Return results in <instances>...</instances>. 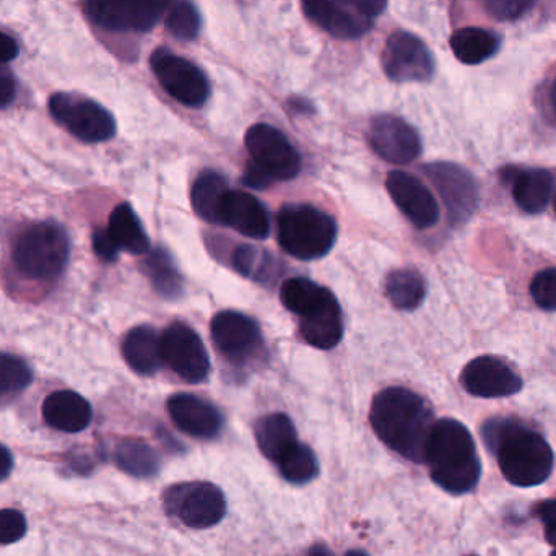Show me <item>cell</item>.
<instances>
[{"mask_svg": "<svg viewBox=\"0 0 556 556\" xmlns=\"http://www.w3.org/2000/svg\"><path fill=\"white\" fill-rule=\"evenodd\" d=\"M345 556H368L365 554V552L363 551H352V552H349V554H346Z\"/></svg>", "mask_w": 556, "mask_h": 556, "instance_id": "cell-49", "label": "cell"}, {"mask_svg": "<svg viewBox=\"0 0 556 556\" xmlns=\"http://www.w3.org/2000/svg\"><path fill=\"white\" fill-rule=\"evenodd\" d=\"M108 233L117 250L126 251L134 256H142L150 251L149 235L143 230L142 222L134 212L132 205L123 202L110 215Z\"/></svg>", "mask_w": 556, "mask_h": 556, "instance_id": "cell-25", "label": "cell"}, {"mask_svg": "<svg viewBox=\"0 0 556 556\" xmlns=\"http://www.w3.org/2000/svg\"><path fill=\"white\" fill-rule=\"evenodd\" d=\"M220 220L251 240H266L270 235L267 208L250 192L230 189L222 204Z\"/></svg>", "mask_w": 556, "mask_h": 556, "instance_id": "cell-20", "label": "cell"}, {"mask_svg": "<svg viewBox=\"0 0 556 556\" xmlns=\"http://www.w3.org/2000/svg\"><path fill=\"white\" fill-rule=\"evenodd\" d=\"M217 349L235 363L250 359L263 343L260 326L253 317L238 311H222L211 324Z\"/></svg>", "mask_w": 556, "mask_h": 556, "instance_id": "cell-15", "label": "cell"}, {"mask_svg": "<svg viewBox=\"0 0 556 556\" xmlns=\"http://www.w3.org/2000/svg\"><path fill=\"white\" fill-rule=\"evenodd\" d=\"M555 212H556V198H555Z\"/></svg>", "mask_w": 556, "mask_h": 556, "instance_id": "cell-51", "label": "cell"}, {"mask_svg": "<svg viewBox=\"0 0 556 556\" xmlns=\"http://www.w3.org/2000/svg\"><path fill=\"white\" fill-rule=\"evenodd\" d=\"M506 179L513 185V198L521 211L541 214L547 208L554 191V176L542 168L506 169Z\"/></svg>", "mask_w": 556, "mask_h": 556, "instance_id": "cell-23", "label": "cell"}, {"mask_svg": "<svg viewBox=\"0 0 556 556\" xmlns=\"http://www.w3.org/2000/svg\"><path fill=\"white\" fill-rule=\"evenodd\" d=\"M424 169L427 178L440 192L450 214L451 224L459 225L469 220L479 205V189L472 175L463 166L444 162L431 163Z\"/></svg>", "mask_w": 556, "mask_h": 556, "instance_id": "cell-13", "label": "cell"}, {"mask_svg": "<svg viewBox=\"0 0 556 556\" xmlns=\"http://www.w3.org/2000/svg\"><path fill=\"white\" fill-rule=\"evenodd\" d=\"M143 267H146L147 276L152 281L153 288L163 298L175 300V298L181 296L182 290H185V281H182L181 274L176 269L172 256L165 250H160V248L153 250L147 256Z\"/></svg>", "mask_w": 556, "mask_h": 556, "instance_id": "cell-32", "label": "cell"}, {"mask_svg": "<svg viewBox=\"0 0 556 556\" xmlns=\"http://www.w3.org/2000/svg\"><path fill=\"white\" fill-rule=\"evenodd\" d=\"M300 332L314 349L330 350L339 345L343 337L342 309L332 293L316 311L301 317Z\"/></svg>", "mask_w": 556, "mask_h": 556, "instance_id": "cell-22", "label": "cell"}, {"mask_svg": "<svg viewBox=\"0 0 556 556\" xmlns=\"http://www.w3.org/2000/svg\"><path fill=\"white\" fill-rule=\"evenodd\" d=\"M28 531L25 516L15 509L0 511V544L10 545L22 541Z\"/></svg>", "mask_w": 556, "mask_h": 556, "instance_id": "cell-39", "label": "cell"}, {"mask_svg": "<svg viewBox=\"0 0 556 556\" xmlns=\"http://www.w3.org/2000/svg\"><path fill=\"white\" fill-rule=\"evenodd\" d=\"M18 54L20 46L18 42L15 41V38L7 35V33L0 31V62H2V64L12 62L13 59L18 58Z\"/></svg>", "mask_w": 556, "mask_h": 556, "instance_id": "cell-45", "label": "cell"}, {"mask_svg": "<svg viewBox=\"0 0 556 556\" xmlns=\"http://www.w3.org/2000/svg\"><path fill=\"white\" fill-rule=\"evenodd\" d=\"M71 260V238L52 220L29 225L13 241L12 263L20 276L41 283L58 280Z\"/></svg>", "mask_w": 556, "mask_h": 556, "instance_id": "cell-4", "label": "cell"}, {"mask_svg": "<svg viewBox=\"0 0 556 556\" xmlns=\"http://www.w3.org/2000/svg\"><path fill=\"white\" fill-rule=\"evenodd\" d=\"M168 414L179 430L199 440H214L224 428L218 408L194 394L172 395Z\"/></svg>", "mask_w": 556, "mask_h": 556, "instance_id": "cell-19", "label": "cell"}, {"mask_svg": "<svg viewBox=\"0 0 556 556\" xmlns=\"http://www.w3.org/2000/svg\"><path fill=\"white\" fill-rule=\"evenodd\" d=\"M552 556H556V548H555V552H554V554H552Z\"/></svg>", "mask_w": 556, "mask_h": 556, "instance_id": "cell-50", "label": "cell"}, {"mask_svg": "<svg viewBox=\"0 0 556 556\" xmlns=\"http://www.w3.org/2000/svg\"><path fill=\"white\" fill-rule=\"evenodd\" d=\"M48 106L52 119L84 143L108 142L116 136L113 114L84 94L54 93Z\"/></svg>", "mask_w": 556, "mask_h": 556, "instance_id": "cell-6", "label": "cell"}, {"mask_svg": "<svg viewBox=\"0 0 556 556\" xmlns=\"http://www.w3.org/2000/svg\"><path fill=\"white\" fill-rule=\"evenodd\" d=\"M114 463L136 479H150L160 470V456L140 440H123L114 447Z\"/></svg>", "mask_w": 556, "mask_h": 556, "instance_id": "cell-29", "label": "cell"}, {"mask_svg": "<svg viewBox=\"0 0 556 556\" xmlns=\"http://www.w3.org/2000/svg\"><path fill=\"white\" fill-rule=\"evenodd\" d=\"M538 516L544 522L545 538H547L548 544L556 548V498L541 503Z\"/></svg>", "mask_w": 556, "mask_h": 556, "instance_id": "cell-42", "label": "cell"}, {"mask_svg": "<svg viewBox=\"0 0 556 556\" xmlns=\"http://www.w3.org/2000/svg\"><path fill=\"white\" fill-rule=\"evenodd\" d=\"M33 369L25 359L0 352V405L9 404L31 386Z\"/></svg>", "mask_w": 556, "mask_h": 556, "instance_id": "cell-33", "label": "cell"}, {"mask_svg": "<svg viewBox=\"0 0 556 556\" xmlns=\"http://www.w3.org/2000/svg\"><path fill=\"white\" fill-rule=\"evenodd\" d=\"M470 556H476V555H470Z\"/></svg>", "mask_w": 556, "mask_h": 556, "instance_id": "cell-52", "label": "cell"}, {"mask_svg": "<svg viewBox=\"0 0 556 556\" xmlns=\"http://www.w3.org/2000/svg\"><path fill=\"white\" fill-rule=\"evenodd\" d=\"M93 250L100 260L104 263H114L119 257V250H117L114 241L111 240L110 233L104 228H98L93 233Z\"/></svg>", "mask_w": 556, "mask_h": 556, "instance_id": "cell-41", "label": "cell"}, {"mask_svg": "<svg viewBox=\"0 0 556 556\" xmlns=\"http://www.w3.org/2000/svg\"><path fill=\"white\" fill-rule=\"evenodd\" d=\"M304 15L340 39H356L371 29L372 20L349 0H303Z\"/></svg>", "mask_w": 556, "mask_h": 556, "instance_id": "cell-18", "label": "cell"}, {"mask_svg": "<svg viewBox=\"0 0 556 556\" xmlns=\"http://www.w3.org/2000/svg\"><path fill=\"white\" fill-rule=\"evenodd\" d=\"M227 179L215 172H204L192 186L191 199L195 214L211 225H222L220 211L228 194Z\"/></svg>", "mask_w": 556, "mask_h": 556, "instance_id": "cell-28", "label": "cell"}, {"mask_svg": "<svg viewBox=\"0 0 556 556\" xmlns=\"http://www.w3.org/2000/svg\"><path fill=\"white\" fill-rule=\"evenodd\" d=\"M277 225L281 250L296 260H320L336 244V220L313 205L285 207L278 215Z\"/></svg>", "mask_w": 556, "mask_h": 556, "instance_id": "cell-5", "label": "cell"}, {"mask_svg": "<svg viewBox=\"0 0 556 556\" xmlns=\"http://www.w3.org/2000/svg\"><path fill=\"white\" fill-rule=\"evenodd\" d=\"M369 421L389 450L412 463H425L434 421L420 395L405 388L384 389L372 399Z\"/></svg>", "mask_w": 556, "mask_h": 556, "instance_id": "cell-1", "label": "cell"}, {"mask_svg": "<svg viewBox=\"0 0 556 556\" xmlns=\"http://www.w3.org/2000/svg\"><path fill=\"white\" fill-rule=\"evenodd\" d=\"M281 477L294 485H303L316 479L319 464L311 447L298 443L277 463Z\"/></svg>", "mask_w": 556, "mask_h": 556, "instance_id": "cell-34", "label": "cell"}, {"mask_svg": "<svg viewBox=\"0 0 556 556\" xmlns=\"http://www.w3.org/2000/svg\"><path fill=\"white\" fill-rule=\"evenodd\" d=\"M163 503L169 516L199 531L214 528L227 515L224 492L208 482H185L169 486Z\"/></svg>", "mask_w": 556, "mask_h": 556, "instance_id": "cell-8", "label": "cell"}, {"mask_svg": "<svg viewBox=\"0 0 556 556\" xmlns=\"http://www.w3.org/2000/svg\"><path fill=\"white\" fill-rule=\"evenodd\" d=\"M535 304L544 311H556V267L542 270L531 283Z\"/></svg>", "mask_w": 556, "mask_h": 556, "instance_id": "cell-37", "label": "cell"}, {"mask_svg": "<svg viewBox=\"0 0 556 556\" xmlns=\"http://www.w3.org/2000/svg\"><path fill=\"white\" fill-rule=\"evenodd\" d=\"M483 438L513 485H541L551 477L554 451L538 431L515 420H492L483 427Z\"/></svg>", "mask_w": 556, "mask_h": 556, "instance_id": "cell-2", "label": "cell"}, {"mask_svg": "<svg viewBox=\"0 0 556 556\" xmlns=\"http://www.w3.org/2000/svg\"><path fill=\"white\" fill-rule=\"evenodd\" d=\"M18 93V81L13 72L0 62V110H5L15 101Z\"/></svg>", "mask_w": 556, "mask_h": 556, "instance_id": "cell-40", "label": "cell"}, {"mask_svg": "<svg viewBox=\"0 0 556 556\" xmlns=\"http://www.w3.org/2000/svg\"><path fill=\"white\" fill-rule=\"evenodd\" d=\"M551 100H552V104H554V110L556 113V80H555L554 87H552Z\"/></svg>", "mask_w": 556, "mask_h": 556, "instance_id": "cell-48", "label": "cell"}, {"mask_svg": "<svg viewBox=\"0 0 556 556\" xmlns=\"http://www.w3.org/2000/svg\"><path fill=\"white\" fill-rule=\"evenodd\" d=\"M254 434L261 453L276 464L298 444L296 428L285 414H270L261 418L254 427Z\"/></svg>", "mask_w": 556, "mask_h": 556, "instance_id": "cell-26", "label": "cell"}, {"mask_svg": "<svg viewBox=\"0 0 556 556\" xmlns=\"http://www.w3.org/2000/svg\"><path fill=\"white\" fill-rule=\"evenodd\" d=\"M425 463L430 466L433 482L454 495L476 489L482 476L472 434L453 418L434 421Z\"/></svg>", "mask_w": 556, "mask_h": 556, "instance_id": "cell-3", "label": "cell"}, {"mask_svg": "<svg viewBox=\"0 0 556 556\" xmlns=\"http://www.w3.org/2000/svg\"><path fill=\"white\" fill-rule=\"evenodd\" d=\"M349 2L352 3L355 9H358L363 15L371 20L381 15L386 7H388V0H349Z\"/></svg>", "mask_w": 556, "mask_h": 556, "instance_id": "cell-44", "label": "cell"}, {"mask_svg": "<svg viewBox=\"0 0 556 556\" xmlns=\"http://www.w3.org/2000/svg\"><path fill=\"white\" fill-rule=\"evenodd\" d=\"M175 0H84L87 18L108 33H147Z\"/></svg>", "mask_w": 556, "mask_h": 556, "instance_id": "cell-7", "label": "cell"}, {"mask_svg": "<svg viewBox=\"0 0 556 556\" xmlns=\"http://www.w3.org/2000/svg\"><path fill=\"white\" fill-rule=\"evenodd\" d=\"M386 296L397 309L414 311L427 296V283L417 270L397 269L386 278Z\"/></svg>", "mask_w": 556, "mask_h": 556, "instance_id": "cell-30", "label": "cell"}, {"mask_svg": "<svg viewBox=\"0 0 556 556\" xmlns=\"http://www.w3.org/2000/svg\"><path fill=\"white\" fill-rule=\"evenodd\" d=\"M243 181L248 188L254 189H266L274 185L273 179L263 169L257 168L253 162L248 163L247 169H244Z\"/></svg>", "mask_w": 556, "mask_h": 556, "instance_id": "cell-43", "label": "cell"}, {"mask_svg": "<svg viewBox=\"0 0 556 556\" xmlns=\"http://www.w3.org/2000/svg\"><path fill=\"white\" fill-rule=\"evenodd\" d=\"M251 162L274 182L296 178L301 172L300 153L290 140L269 124H256L244 137Z\"/></svg>", "mask_w": 556, "mask_h": 556, "instance_id": "cell-10", "label": "cell"}, {"mask_svg": "<svg viewBox=\"0 0 556 556\" xmlns=\"http://www.w3.org/2000/svg\"><path fill=\"white\" fill-rule=\"evenodd\" d=\"M42 417L49 427L64 433H80L90 427L93 410L90 402L75 391H55L42 404Z\"/></svg>", "mask_w": 556, "mask_h": 556, "instance_id": "cell-21", "label": "cell"}, {"mask_svg": "<svg viewBox=\"0 0 556 556\" xmlns=\"http://www.w3.org/2000/svg\"><path fill=\"white\" fill-rule=\"evenodd\" d=\"M163 363L179 378L191 384L205 381L211 372V359L204 342L192 327L173 323L162 333Z\"/></svg>", "mask_w": 556, "mask_h": 556, "instance_id": "cell-11", "label": "cell"}, {"mask_svg": "<svg viewBox=\"0 0 556 556\" xmlns=\"http://www.w3.org/2000/svg\"><path fill=\"white\" fill-rule=\"evenodd\" d=\"M123 356L137 375H155L163 363L162 336L152 326L134 327L124 337Z\"/></svg>", "mask_w": 556, "mask_h": 556, "instance_id": "cell-24", "label": "cell"}, {"mask_svg": "<svg viewBox=\"0 0 556 556\" xmlns=\"http://www.w3.org/2000/svg\"><path fill=\"white\" fill-rule=\"evenodd\" d=\"M307 556H332V554H330V551L326 547V545L316 544L313 548H311Z\"/></svg>", "mask_w": 556, "mask_h": 556, "instance_id": "cell-47", "label": "cell"}, {"mask_svg": "<svg viewBox=\"0 0 556 556\" xmlns=\"http://www.w3.org/2000/svg\"><path fill=\"white\" fill-rule=\"evenodd\" d=\"M538 0H480L483 9L500 22H515L528 13Z\"/></svg>", "mask_w": 556, "mask_h": 556, "instance_id": "cell-38", "label": "cell"}, {"mask_svg": "<svg viewBox=\"0 0 556 556\" xmlns=\"http://www.w3.org/2000/svg\"><path fill=\"white\" fill-rule=\"evenodd\" d=\"M450 45L457 61L467 65H479L498 52L502 39L489 29L466 26L453 33Z\"/></svg>", "mask_w": 556, "mask_h": 556, "instance_id": "cell-27", "label": "cell"}, {"mask_svg": "<svg viewBox=\"0 0 556 556\" xmlns=\"http://www.w3.org/2000/svg\"><path fill=\"white\" fill-rule=\"evenodd\" d=\"M153 74L169 97L189 108L204 106L211 97V84L204 72L168 49H156L150 59Z\"/></svg>", "mask_w": 556, "mask_h": 556, "instance_id": "cell-9", "label": "cell"}, {"mask_svg": "<svg viewBox=\"0 0 556 556\" xmlns=\"http://www.w3.org/2000/svg\"><path fill=\"white\" fill-rule=\"evenodd\" d=\"M369 143L376 155L394 165L414 162L421 152V140L417 130L402 117L381 114L371 121Z\"/></svg>", "mask_w": 556, "mask_h": 556, "instance_id": "cell-14", "label": "cell"}, {"mask_svg": "<svg viewBox=\"0 0 556 556\" xmlns=\"http://www.w3.org/2000/svg\"><path fill=\"white\" fill-rule=\"evenodd\" d=\"M386 186L399 211L414 227L427 230L438 224L440 205L420 179L408 173L392 172L389 173Z\"/></svg>", "mask_w": 556, "mask_h": 556, "instance_id": "cell-16", "label": "cell"}, {"mask_svg": "<svg viewBox=\"0 0 556 556\" xmlns=\"http://www.w3.org/2000/svg\"><path fill=\"white\" fill-rule=\"evenodd\" d=\"M233 266L241 276L264 281V283L277 273L276 260L267 251L257 250L250 244H244L235 251Z\"/></svg>", "mask_w": 556, "mask_h": 556, "instance_id": "cell-35", "label": "cell"}, {"mask_svg": "<svg viewBox=\"0 0 556 556\" xmlns=\"http://www.w3.org/2000/svg\"><path fill=\"white\" fill-rule=\"evenodd\" d=\"M330 293L332 291L314 283L309 278L296 277L281 285L280 300L288 311L303 317L316 311Z\"/></svg>", "mask_w": 556, "mask_h": 556, "instance_id": "cell-31", "label": "cell"}, {"mask_svg": "<svg viewBox=\"0 0 556 556\" xmlns=\"http://www.w3.org/2000/svg\"><path fill=\"white\" fill-rule=\"evenodd\" d=\"M382 67L386 75L397 84L428 81L434 74V59L418 36L395 31L389 36L382 51Z\"/></svg>", "mask_w": 556, "mask_h": 556, "instance_id": "cell-12", "label": "cell"}, {"mask_svg": "<svg viewBox=\"0 0 556 556\" xmlns=\"http://www.w3.org/2000/svg\"><path fill=\"white\" fill-rule=\"evenodd\" d=\"M13 470V456L3 444H0V482L9 479Z\"/></svg>", "mask_w": 556, "mask_h": 556, "instance_id": "cell-46", "label": "cell"}, {"mask_svg": "<svg viewBox=\"0 0 556 556\" xmlns=\"http://www.w3.org/2000/svg\"><path fill=\"white\" fill-rule=\"evenodd\" d=\"M460 382L469 394L482 399L509 397L522 389L521 376L495 356L472 359L464 368Z\"/></svg>", "mask_w": 556, "mask_h": 556, "instance_id": "cell-17", "label": "cell"}, {"mask_svg": "<svg viewBox=\"0 0 556 556\" xmlns=\"http://www.w3.org/2000/svg\"><path fill=\"white\" fill-rule=\"evenodd\" d=\"M166 28L175 38L191 41L201 31V15L191 0H178L173 3L166 16Z\"/></svg>", "mask_w": 556, "mask_h": 556, "instance_id": "cell-36", "label": "cell"}]
</instances>
